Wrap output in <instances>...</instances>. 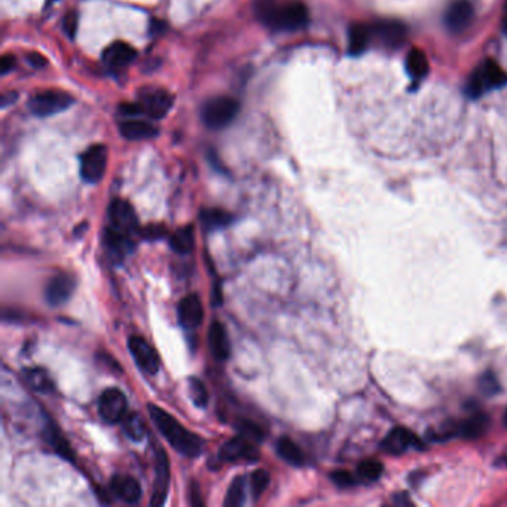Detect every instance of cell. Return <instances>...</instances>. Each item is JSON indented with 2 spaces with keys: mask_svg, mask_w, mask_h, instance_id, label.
<instances>
[{
  "mask_svg": "<svg viewBox=\"0 0 507 507\" xmlns=\"http://www.w3.org/2000/svg\"><path fill=\"white\" fill-rule=\"evenodd\" d=\"M149 415L167 442L185 457H198L202 451V442L195 433L184 427L173 415H170L157 404H149Z\"/></svg>",
  "mask_w": 507,
  "mask_h": 507,
  "instance_id": "obj_1",
  "label": "cell"
},
{
  "mask_svg": "<svg viewBox=\"0 0 507 507\" xmlns=\"http://www.w3.org/2000/svg\"><path fill=\"white\" fill-rule=\"evenodd\" d=\"M277 0H256V12L263 24L276 30H298L308 24V8L302 2L285 5Z\"/></svg>",
  "mask_w": 507,
  "mask_h": 507,
  "instance_id": "obj_2",
  "label": "cell"
},
{
  "mask_svg": "<svg viewBox=\"0 0 507 507\" xmlns=\"http://www.w3.org/2000/svg\"><path fill=\"white\" fill-rule=\"evenodd\" d=\"M507 84V73L495 62L482 63L474 70L468 84V94L472 98H478L486 93Z\"/></svg>",
  "mask_w": 507,
  "mask_h": 507,
  "instance_id": "obj_3",
  "label": "cell"
},
{
  "mask_svg": "<svg viewBox=\"0 0 507 507\" xmlns=\"http://www.w3.org/2000/svg\"><path fill=\"white\" fill-rule=\"evenodd\" d=\"M240 112V103L231 97H216L208 100L202 107V121L211 130H220L229 125Z\"/></svg>",
  "mask_w": 507,
  "mask_h": 507,
  "instance_id": "obj_4",
  "label": "cell"
},
{
  "mask_svg": "<svg viewBox=\"0 0 507 507\" xmlns=\"http://www.w3.org/2000/svg\"><path fill=\"white\" fill-rule=\"evenodd\" d=\"M73 103V97L60 89H45L32 96L28 107L36 116H51L66 110Z\"/></svg>",
  "mask_w": 507,
  "mask_h": 507,
  "instance_id": "obj_5",
  "label": "cell"
},
{
  "mask_svg": "<svg viewBox=\"0 0 507 507\" xmlns=\"http://www.w3.org/2000/svg\"><path fill=\"white\" fill-rule=\"evenodd\" d=\"M107 149L103 145L89 146L80 157V176L88 184H96L106 173Z\"/></svg>",
  "mask_w": 507,
  "mask_h": 507,
  "instance_id": "obj_6",
  "label": "cell"
},
{
  "mask_svg": "<svg viewBox=\"0 0 507 507\" xmlns=\"http://www.w3.org/2000/svg\"><path fill=\"white\" fill-rule=\"evenodd\" d=\"M173 96L162 88H146L140 93L139 105L143 114L152 119L164 118L173 106Z\"/></svg>",
  "mask_w": 507,
  "mask_h": 507,
  "instance_id": "obj_7",
  "label": "cell"
},
{
  "mask_svg": "<svg viewBox=\"0 0 507 507\" xmlns=\"http://www.w3.org/2000/svg\"><path fill=\"white\" fill-rule=\"evenodd\" d=\"M98 413L109 424L123 421L127 415L128 403L125 394L119 389H107L98 399Z\"/></svg>",
  "mask_w": 507,
  "mask_h": 507,
  "instance_id": "obj_8",
  "label": "cell"
},
{
  "mask_svg": "<svg viewBox=\"0 0 507 507\" xmlns=\"http://www.w3.org/2000/svg\"><path fill=\"white\" fill-rule=\"evenodd\" d=\"M219 459L225 463H256L259 460V451L255 448L250 439L244 436H237L222 445L219 451Z\"/></svg>",
  "mask_w": 507,
  "mask_h": 507,
  "instance_id": "obj_9",
  "label": "cell"
},
{
  "mask_svg": "<svg viewBox=\"0 0 507 507\" xmlns=\"http://www.w3.org/2000/svg\"><path fill=\"white\" fill-rule=\"evenodd\" d=\"M109 222L110 228H114L119 232H124V234L128 235H134L139 226L137 215L133 206L124 199L112 201V204L109 207Z\"/></svg>",
  "mask_w": 507,
  "mask_h": 507,
  "instance_id": "obj_10",
  "label": "cell"
},
{
  "mask_svg": "<svg viewBox=\"0 0 507 507\" xmlns=\"http://www.w3.org/2000/svg\"><path fill=\"white\" fill-rule=\"evenodd\" d=\"M128 350L137 366L148 375H157L159 371V357L155 348L141 337H131L128 339Z\"/></svg>",
  "mask_w": 507,
  "mask_h": 507,
  "instance_id": "obj_11",
  "label": "cell"
},
{
  "mask_svg": "<svg viewBox=\"0 0 507 507\" xmlns=\"http://www.w3.org/2000/svg\"><path fill=\"white\" fill-rule=\"evenodd\" d=\"M76 281L73 276H70L67 272H60L48 281L46 289H45V299L51 307H60L66 303L72 293L75 292Z\"/></svg>",
  "mask_w": 507,
  "mask_h": 507,
  "instance_id": "obj_12",
  "label": "cell"
},
{
  "mask_svg": "<svg viewBox=\"0 0 507 507\" xmlns=\"http://www.w3.org/2000/svg\"><path fill=\"white\" fill-rule=\"evenodd\" d=\"M170 485V461L164 450H158L155 454V485L152 494V506H162L166 503Z\"/></svg>",
  "mask_w": 507,
  "mask_h": 507,
  "instance_id": "obj_13",
  "label": "cell"
},
{
  "mask_svg": "<svg viewBox=\"0 0 507 507\" xmlns=\"http://www.w3.org/2000/svg\"><path fill=\"white\" fill-rule=\"evenodd\" d=\"M382 448L393 455H399L403 454L404 451H408L409 448L424 450V445L418 439V436L412 433L411 430L404 427H396L393 429L387 434V438L384 439Z\"/></svg>",
  "mask_w": 507,
  "mask_h": 507,
  "instance_id": "obj_14",
  "label": "cell"
},
{
  "mask_svg": "<svg viewBox=\"0 0 507 507\" xmlns=\"http://www.w3.org/2000/svg\"><path fill=\"white\" fill-rule=\"evenodd\" d=\"M179 320L186 329H197L204 320V308L197 295H189L180 301Z\"/></svg>",
  "mask_w": 507,
  "mask_h": 507,
  "instance_id": "obj_15",
  "label": "cell"
},
{
  "mask_svg": "<svg viewBox=\"0 0 507 507\" xmlns=\"http://www.w3.org/2000/svg\"><path fill=\"white\" fill-rule=\"evenodd\" d=\"M208 347L213 357L219 362H225L231 356V344L225 326L220 321H213L208 329Z\"/></svg>",
  "mask_w": 507,
  "mask_h": 507,
  "instance_id": "obj_16",
  "label": "cell"
},
{
  "mask_svg": "<svg viewBox=\"0 0 507 507\" xmlns=\"http://www.w3.org/2000/svg\"><path fill=\"white\" fill-rule=\"evenodd\" d=\"M371 28L373 39H377L378 42L385 46H398L407 36V28L398 21H380Z\"/></svg>",
  "mask_w": 507,
  "mask_h": 507,
  "instance_id": "obj_17",
  "label": "cell"
},
{
  "mask_svg": "<svg viewBox=\"0 0 507 507\" xmlns=\"http://www.w3.org/2000/svg\"><path fill=\"white\" fill-rule=\"evenodd\" d=\"M473 8L469 0H455L448 8L445 17V23L452 32H461L472 21Z\"/></svg>",
  "mask_w": 507,
  "mask_h": 507,
  "instance_id": "obj_18",
  "label": "cell"
},
{
  "mask_svg": "<svg viewBox=\"0 0 507 507\" xmlns=\"http://www.w3.org/2000/svg\"><path fill=\"white\" fill-rule=\"evenodd\" d=\"M136 55V49L127 42H115L105 49L103 62L112 69H121L133 62Z\"/></svg>",
  "mask_w": 507,
  "mask_h": 507,
  "instance_id": "obj_19",
  "label": "cell"
},
{
  "mask_svg": "<svg viewBox=\"0 0 507 507\" xmlns=\"http://www.w3.org/2000/svg\"><path fill=\"white\" fill-rule=\"evenodd\" d=\"M110 488L114 490V492L121 500L128 504L139 503L141 499V486L134 478H131V476H123V474L115 476L110 482Z\"/></svg>",
  "mask_w": 507,
  "mask_h": 507,
  "instance_id": "obj_20",
  "label": "cell"
},
{
  "mask_svg": "<svg viewBox=\"0 0 507 507\" xmlns=\"http://www.w3.org/2000/svg\"><path fill=\"white\" fill-rule=\"evenodd\" d=\"M133 235L124 234V232H119L114 228H107L105 234L106 247L110 253V256L115 259H124L127 255H130L131 250H133Z\"/></svg>",
  "mask_w": 507,
  "mask_h": 507,
  "instance_id": "obj_21",
  "label": "cell"
},
{
  "mask_svg": "<svg viewBox=\"0 0 507 507\" xmlns=\"http://www.w3.org/2000/svg\"><path fill=\"white\" fill-rule=\"evenodd\" d=\"M119 131L128 140H146L157 136V128L149 121L127 118L119 124Z\"/></svg>",
  "mask_w": 507,
  "mask_h": 507,
  "instance_id": "obj_22",
  "label": "cell"
},
{
  "mask_svg": "<svg viewBox=\"0 0 507 507\" xmlns=\"http://www.w3.org/2000/svg\"><path fill=\"white\" fill-rule=\"evenodd\" d=\"M373 40L372 28L368 24H356L350 28L348 49L351 55H360L366 51Z\"/></svg>",
  "mask_w": 507,
  "mask_h": 507,
  "instance_id": "obj_23",
  "label": "cell"
},
{
  "mask_svg": "<svg viewBox=\"0 0 507 507\" xmlns=\"http://www.w3.org/2000/svg\"><path fill=\"white\" fill-rule=\"evenodd\" d=\"M201 225L206 231H216V229H222L226 228L228 225H231L232 220V215H229L228 211L220 210V208H204L201 210Z\"/></svg>",
  "mask_w": 507,
  "mask_h": 507,
  "instance_id": "obj_24",
  "label": "cell"
},
{
  "mask_svg": "<svg viewBox=\"0 0 507 507\" xmlns=\"http://www.w3.org/2000/svg\"><path fill=\"white\" fill-rule=\"evenodd\" d=\"M277 454L286 463L296 465V468L305 464V455H303L299 445L287 438V436H283L277 441Z\"/></svg>",
  "mask_w": 507,
  "mask_h": 507,
  "instance_id": "obj_25",
  "label": "cell"
},
{
  "mask_svg": "<svg viewBox=\"0 0 507 507\" xmlns=\"http://www.w3.org/2000/svg\"><path fill=\"white\" fill-rule=\"evenodd\" d=\"M170 246L179 255H189L195 246V234L194 226L186 225L177 229L173 235L170 237Z\"/></svg>",
  "mask_w": 507,
  "mask_h": 507,
  "instance_id": "obj_26",
  "label": "cell"
},
{
  "mask_svg": "<svg viewBox=\"0 0 507 507\" xmlns=\"http://www.w3.org/2000/svg\"><path fill=\"white\" fill-rule=\"evenodd\" d=\"M490 427V418L485 413H476L459 425V432L468 439L481 438Z\"/></svg>",
  "mask_w": 507,
  "mask_h": 507,
  "instance_id": "obj_27",
  "label": "cell"
},
{
  "mask_svg": "<svg viewBox=\"0 0 507 507\" xmlns=\"http://www.w3.org/2000/svg\"><path fill=\"white\" fill-rule=\"evenodd\" d=\"M407 70L413 80H421L429 73V60L420 49H412L407 57Z\"/></svg>",
  "mask_w": 507,
  "mask_h": 507,
  "instance_id": "obj_28",
  "label": "cell"
},
{
  "mask_svg": "<svg viewBox=\"0 0 507 507\" xmlns=\"http://www.w3.org/2000/svg\"><path fill=\"white\" fill-rule=\"evenodd\" d=\"M48 441L58 455H62V457L66 459L67 461H75V454L72 446H70V443L62 434V432L54 427V425L48 429Z\"/></svg>",
  "mask_w": 507,
  "mask_h": 507,
  "instance_id": "obj_29",
  "label": "cell"
},
{
  "mask_svg": "<svg viewBox=\"0 0 507 507\" xmlns=\"http://www.w3.org/2000/svg\"><path fill=\"white\" fill-rule=\"evenodd\" d=\"M123 427L131 441L141 442L145 439L146 427H145L143 420H141V417L137 412H131V413L125 415L123 420Z\"/></svg>",
  "mask_w": 507,
  "mask_h": 507,
  "instance_id": "obj_30",
  "label": "cell"
},
{
  "mask_svg": "<svg viewBox=\"0 0 507 507\" xmlns=\"http://www.w3.org/2000/svg\"><path fill=\"white\" fill-rule=\"evenodd\" d=\"M24 381L36 391L48 393L53 390V382L49 380V375L44 369H26L24 371Z\"/></svg>",
  "mask_w": 507,
  "mask_h": 507,
  "instance_id": "obj_31",
  "label": "cell"
},
{
  "mask_svg": "<svg viewBox=\"0 0 507 507\" xmlns=\"http://www.w3.org/2000/svg\"><path fill=\"white\" fill-rule=\"evenodd\" d=\"M246 501V478L244 476H237L229 485V490L226 492L225 506L228 507H238L244 504Z\"/></svg>",
  "mask_w": 507,
  "mask_h": 507,
  "instance_id": "obj_32",
  "label": "cell"
},
{
  "mask_svg": "<svg viewBox=\"0 0 507 507\" xmlns=\"http://www.w3.org/2000/svg\"><path fill=\"white\" fill-rule=\"evenodd\" d=\"M384 473V465L380 461L368 460L359 464L357 478L363 482H377Z\"/></svg>",
  "mask_w": 507,
  "mask_h": 507,
  "instance_id": "obj_33",
  "label": "cell"
},
{
  "mask_svg": "<svg viewBox=\"0 0 507 507\" xmlns=\"http://www.w3.org/2000/svg\"><path fill=\"white\" fill-rule=\"evenodd\" d=\"M269 482H271V476L267 470L259 469L256 472H253V474L250 476V491H251L253 499L258 500L259 497L267 491Z\"/></svg>",
  "mask_w": 507,
  "mask_h": 507,
  "instance_id": "obj_34",
  "label": "cell"
},
{
  "mask_svg": "<svg viewBox=\"0 0 507 507\" xmlns=\"http://www.w3.org/2000/svg\"><path fill=\"white\" fill-rule=\"evenodd\" d=\"M479 390L482 394H485V396H495V394H499L501 391V385H500V381L499 378H497V375L492 372V371H486L481 375L479 378Z\"/></svg>",
  "mask_w": 507,
  "mask_h": 507,
  "instance_id": "obj_35",
  "label": "cell"
},
{
  "mask_svg": "<svg viewBox=\"0 0 507 507\" xmlns=\"http://www.w3.org/2000/svg\"><path fill=\"white\" fill-rule=\"evenodd\" d=\"M189 391H190V398L194 400V403L197 404L198 408H206L208 403V391L206 389L204 382L201 380L192 377L189 378Z\"/></svg>",
  "mask_w": 507,
  "mask_h": 507,
  "instance_id": "obj_36",
  "label": "cell"
},
{
  "mask_svg": "<svg viewBox=\"0 0 507 507\" xmlns=\"http://www.w3.org/2000/svg\"><path fill=\"white\" fill-rule=\"evenodd\" d=\"M237 429L240 430V433L244 436V438L255 441V442H260L263 439V430L260 425L251 423L249 420H241L237 425Z\"/></svg>",
  "mask_w": 507,
  "mask_h": 507,
  "instance_id": "obj_37",
  "label": "cell"
},
{
  "mask_svg": "<svg viewBox=\"0 0 507 507\" xmlns=\"http://www.w3.org/2000/svg\"><path fill=\"white\" fill-rule=\"evenodd\" d=\"M330 479L335 485L339 486V488H351V486L357 483L356 476L351 474L347 470H335L330 474Z\"/></svg>",
  "mask_w": 507,
  "mask_h": 507,
  "instance_id": "obj_38",
  "label": "cell"
},
{
  "mask_svg": "<svg viewBox=\"0 0 507 507\" xmlns=\"http://www.w3.org/2000/svg\"><path fill=\"white\" fill-rule=\"evenodd\" d=\"M63 26H64V30L70 39H73L75 35H76V30H78V15L75 12H69L66 17H64V21H63Z\"/></svg>",
  "mask_w": 507,
  "mask_h": 507,
  "instance_id": "obj_39",
  "label": "cell"
},
{
  "mask_svg": "<svg viewBox=\"0 0 507 507\" xmlns=\"http://www.w3.org/2000/svg\"><path fill=\"white\" fill-rule=\"evenodd\" d=\"M119 112L125 118H136L137 115L143 114V110H141V106L139 103H124V105H121Z\"/></svg>",
  "mask_w": 507,
  "mask_h": 507,
  "instance_id": "obj_40",
  "label": "cell"
},
{
  "mask_svg": "<svg viewBox=\"0 0 507 507\" xmlns=\"http://www.w3.org/2000/svg\"><path fill=\"white\" fill-rule=\"evenodd\" d=\"M27 62L36 69L46 66V58L42 54H39V53H28L27 54Z\"/></svg>",
  "mask_w": 507,
  "mask_h": 507,
  "instance_id": "obj_41",
  "label": "cell"
},
{
  "mask_svg": "<svg viewBox=\"0 0 507 507\" xmlns=\"http://www.w3.org/2000/svg\"><path fill=\"white\" fill-rule=\"evenodd\" d=\"M164 234H166V229L162 226H149L145 231H141V235L146 237V238H150V240L161 238Z\"/></svg>",
  "mask_w": 507,
  "mask_h": 507,
  "instance_id": "obj_42",
  "label": "cell"
},
{
  "mask_svg": "<svg viewBox=\"0 0 507 507\" xmlns=\"http://www.w3.org/2000/svg\"><path fill=\"white\" fill-rule=\"evenodd\" d=\"M15 66V57L12 55H3L2 57V67H0V72L3 75H6L9 70H12V67Z\"/></svg>",
  "mask_w": 507,
  "mask_h": 507,
  "instance_id": "obj_43",
  "label": "cell"
},
{
  "mask_svg": "<svg viewBox=\"0 0 507 507\" xmlns=\"http://www.w3.org/2000/svg\"><path fill=\"white\" fill-rule=\"evenodd\" d=\"M503 26H504V32L507 33V5H506V11H504V19H503Z\"/></svg>",
  "mask_w": 507,
  "mask_h": 507,
  "instance_id": "obj_44",
  "label": "cell"
},
{
  "mask_svg": "<svg viewBox=\"0 0 507 507\" xmlns=\"http://www.w3.org/2000/svg\"><path fill=\"white\" fill-rule=\"evenodd\" d=\"M504 424H506V427H507V411H506V415H504Z\"/></svg>",
  "mask_w": 507,
  "mask_h": 507,
  "instance_id": "obj_45",
  "label": "cell"
}]
</instances>
